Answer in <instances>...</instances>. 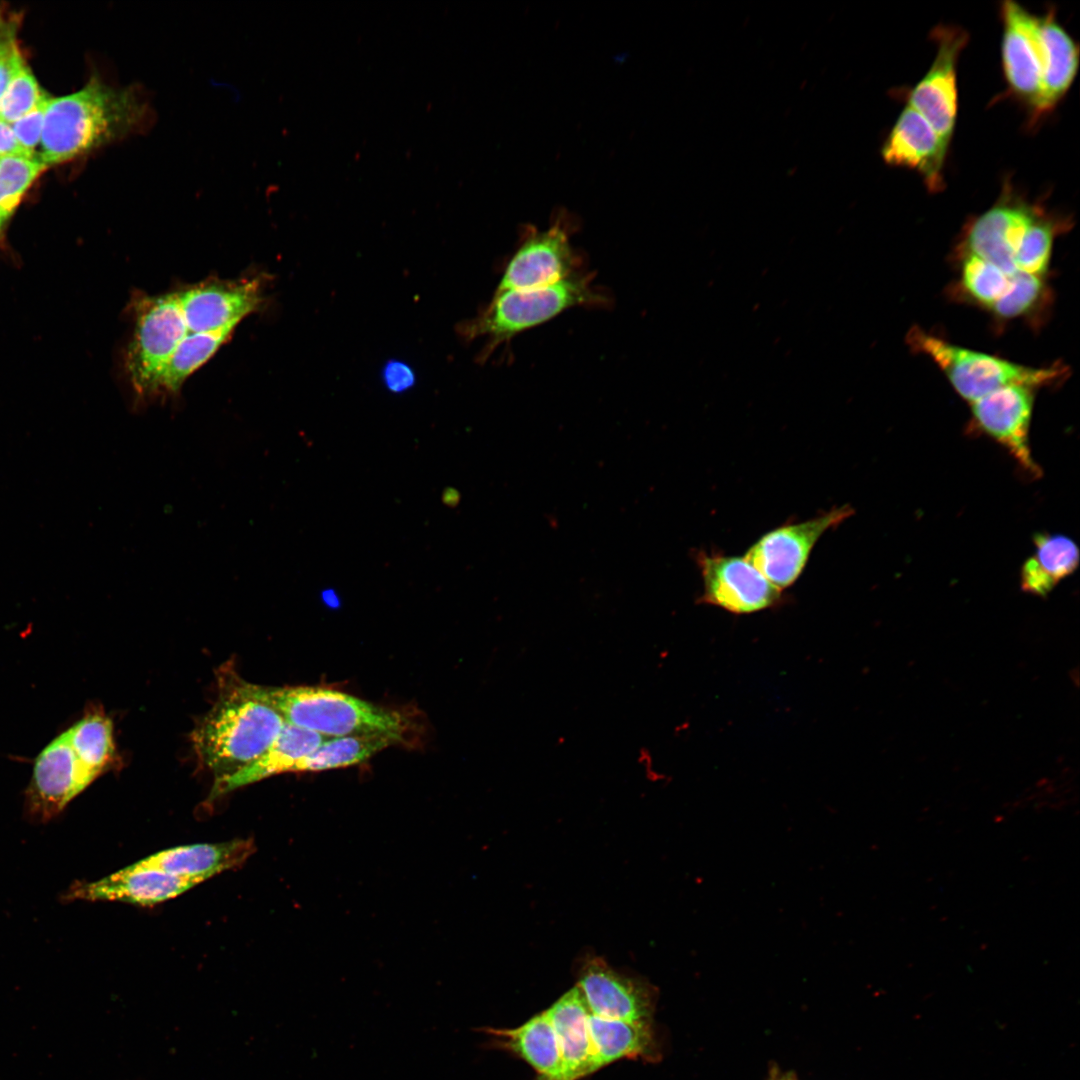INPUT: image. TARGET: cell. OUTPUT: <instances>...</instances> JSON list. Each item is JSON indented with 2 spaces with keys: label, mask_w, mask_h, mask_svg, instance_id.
Instances as JSON below:
<instances>
[{
  "label": "cell",
  "mask_w": 1080,
  "mask_h": 1080,
  "mask_svg": "<svg viewBox=\"0 0 1080 1080\" xmlns=\"http://www.w3.org/2000/svg\"><path fill=\"white\" fill-rule=\"evenodd\" d=\"M930 38L936 43V55L921 80L906 94V105L917 111L949 148L957 112V63L968 43L969 34L957 25L935 26Z\"/></svg>",
  "instance_id": "obj_7"
},
{
  "label": "cell",
  "mask_w": 1080,
  "mask_h": 1080,
  "mask_svg": "<svg viewBox=\"0 0 1080 1080\" xmlns=\"http://www.w3.org/2000/svg\"><path fill=\"white\" fill-rule=\"evenodd\" d=\"M947 153L948 147L935 130L909 105L899 114L881 148L888 165L915 170L930 192L944 189Z\"/></svg>",
  "instance_id": "obj_17"
},
{
  "label": "cell",
  "mask_w": 1080,
  "mask_h": 1080,
  "mask_svg": "<svg viewBox=\"0 0 1080 1080\" xmlns=\"http://www.w3.org/2000/svg\"><path fill=\"white\" fill-rule=\"evenodd\" d=\"M481 1030L493 1037V1047L509 1051L526 1061L537 1073L538 1080H563L560 1049L546 1010L516 1028Z\"/></svg>",
  "instance_id": "obj_22"
},
{
  "label": "cell",
  "mask_w": 1080,
  "mask_h": 1080,
  "mask_svg": "<svg viewBox=\"0 0 1080 1080\" xmlns=\"http://www.w3.org/2000/svg\"><path fill=\"white\" fill-rule=\"evenodd\" d=\"M46 95L24 63L0 99V118L12 124L30 112Z\"/></svg>",
  "instance_id": "obj_33"
},
{
  "label": "cell",
  "mask_w": 1080,
  "mask_h": 1080,
  "mask_svg": "<svg viewBox=\"0 0 1080 1080\" xmlns=\"http://www.w3.org/2000/svg\"><path fill=\"white\" fill-rule=\"evenodd\" d=\"M396 742L400 740L378 733L324 740L315 751L299 761L292 772L323 771L359 764Z\"/></svg>",
  "instance_id": "obj_27"
},
{
  "label": "cell",
  "mask_w": 1080,
  "mask_h": 1080,
  "mask_svg": "<svg viewBox=\"0 0 1080 1080\" xmlns=\"http://www.w3.org/2000/svg\"><path fill=\"white\" fill-rule=\"evenodd\" d=\"M1044 296L1047 287L1043 277L1017 271L1010 276L1005 293L989 310L1000 320L1024 317L1035 311Z\"/></svg>",
  "instance_id": "obj_32"
},
{
  "label": "cell",
  "mask_w": 1080,
  "mask_h": 1080,
  "mask_svg": "<svg viewBox=\"0 0 1080 1080\" xmlns=\"http://www.w3.org/2000/svg\"><path fill=\"white\" fill-rule=\"evenodd\" d=\"M48 99L46 95L30 112L11 124L21 147L35 159V149L41 141Z\"/></svg>",
  "instance_id": "obj_35"
},
{
  "label": "cell",
  "mask_w": 1080,
  "mask_h": 1080,
  "mask_svg": "<svg viewBox=\"0 0 1080 1080\" xmlns=\"http://www.w3.org/2000/svg\"><path fill=\"white\" fill-rule=\"evenodd\" d=\"M1010 276L995 265L962 253L959 289L973 303L989 310L1008 288Z\"/></svg>",
  "instance_id": "obj_30"
},
{
  "label": "cell",
  "mask_w": 1080,
  "mask_h": 1080,
  "mask_svg": "<svg viewBox=\"0 0 1080 1080\" xmlns=\"http://www.w3.org/2000/svg\"><path fill=\"white\" fill-rule=\"evenodd\" d=\"M1034 389L1025 385L999 388L970 403L976 428L999 442L1032 477L1040 475L1029 446Z\"/></svg>",
  "instance_id": "obj_15"
},
{
  "label": "cell",
  "mask_w": 1080,
  "mask_h": 1080,
  "mask_svg": "<svg viewBox=\"0 0 1080 1080\" xmlns=\"http://www.w3.org/2000/svg\"><path fill=\"white\" fill-rule=\"evenodd\" d=\"M577 978L576 986L591 1014L606 1019L651 1021L657 991L648 981L625 975L595 955L582 960Z\"/></svg>",
  "instance_id": "obj_12"
},
{
  "label": "cell",
  "mask_w": 1080,
  "mask_h": 1080,
  "mask_svg": "<svg viewBox=\"0 0 1080 1080\" xmlns=\"http://www.w3.org/2000/svg\"><path fill=\"white\" fill-rule=\"evenodd\" d=\"M3 226H4V223H2V222L0 221V233H1V231H2V228H3Z\"/></svg>",
  "instance_id": "obj_39"
},
{
  "label": "cell",
  "mask_w": 1080,
  "mask_h": 1080,
  "mask_svg": "<svg viewBox=\"0 0 1080 1080\" xmlns=\"http://www.w3.org/2000/svg\"><path fill=\"white\" fill-rule=\"evenodd\" d=\"M149 113L137 88L95 76L77 92L49 97L38 160L48 167L87 154L143 128Z\"/></svg>",
  "instance_id": "obj_1"
},
{
  "label": "cell",
  "mask_w": 1080,
  "mask_h": 1080,
  "mask_svg": "<svg viewBox=\"0 0 1080 1080\" xmlns=\"http://www.w3.org/2000/svg\"><path fill=\"white\" fill-rule=\"evenodd\" d=\"M235 327L212 332H188L159 374L156 394L178 393L185 380L206 363L231 337Z\"/></svg>",
  "instance_id": "obj_26"
},
{
  "label": "cell",
  "mask_w": 1080,
  "mask_h": 1080,
  "mask_svg": "<svg viewBox=\"0 0 1080 1080\" xmlns=\"http://www.w3.org/2000/svg\"><path fill=\"white\" fill-rule=\"evenodd\" d=\"M324 740L316 732L285 722L276 739L259 758L216 782L212 794L230 792L269 776L292 772L296 764L315 751Z\"/></svg>",
  "instance_id": "obj_23"
},
{
  "label": "cell",
  "mask_w": 1080,
  "mask_h": 1080,
  "mask_svg": "<svg viewBox=\"0 0 1080 1080\" xmlns=\"http://www.w3.org/2000/svg\"><path fill=\"white\" fill-rule=\"evenodd\" d=\"M381 378L384 386L392 393H404L410 390L416 383L414 369L402 360H388L382 370Z\"/></svg>",
  "instance_id": "obj_36"
},
{
  "label": "cell",
  "mask_w": 1080,
  "mask_h": 1080,
  "mask_svg": "<svg viewBox=\"0 0 1080 1080\" xmlns=\"http://www.w3.org/2000/svg\"><path fill=\"white\" fill-rule=\"evenodd\" d=\"M81 763L96 777L111 768L116 759L113 725L103 712L93 710L67 730Z\"/></svg>",
  "instance_id": "obj_28"
},
{
  "label": "cell",
  "mask_w": 1080,
  "mask_h": 1080,
  "mask_svg": "<svg viewBox=\"0 0 1080 1080\" xmlns=\"http://www.w3.org/2000/svg\"><path fill=\"white\" fill-rule=\"evenodd\" d=\"M199 884L136 862L93 882H76L65 894L68 900L118 901L152 906L167 901Z\"/></svg>",
  "instance_id": "obj_18"
},
{
  "label": "cell",
  "mask_w": 1080,
  "mask_h": 1080,
  "mask_svg": "<svg viewBox=\"0 0 1080 1080\" xmlns=\"http://www.w3.org/2000/svg\"><path fill=\"white\" fill-rule=\"evenodd\" d=\"M528 232L507 263L495 293L544 287L572 275L575 256L562 215L547 230Z\"/></svg>",
  "instance_id": "obj_14"
},
{
  "label": "cell",
  "mask_w": 1080,
  "mask_h": 1080,
  "mask_svg": "<svg viewBox=\"0 0 1080 1080\" xmlns=\"http://www.w3.org/2000/svg\"><path fill=\"white\" fill-rule=\"evenodd\" d=\"M853 510L844 505L801 522H791L762 535L745 559L779 590L792 585L806 566L819 538L837 527Z\"/></svg>",
  "instance_id": "obj_9"
},
{
  "label": "cell",
  "mask_w": 1080,
  "mask_h": 1080,
  "mask_svg": "<svg viewBox=\"0 0 1080 1080\" xmlns=\"http://www.w3.org/2000/svg\"><path fill=\"white\" fill-rule=\"evenodd\" d=\"M1069 224V220L1052 215L1041 206L1015 253L1017 271L1044 277L1049 268L1053 242Z\"/></svg>",
  "instance_id": "obj_29"
},
{
  "label": "cell",
  "mask_w": 1080,
  "mask_h": 1080,
  "mask_svg": "<svg viewBox=\"0 0 1080 1080\" xmlns=\"http://www.w3.org/2000/svg\"><path fill=\"white\" fill-rule=\"evenodd\" d=\"M1034 545L1033 555L1021 569V588L1037 596H1046L1077 569L1080 552L1072 539L1059 534H1037Z\"/></svg>",
  "instance_id": "obj_25"
},
{
  "label": "cell",
  "mask_w": 1080,
  "mask_h": 1080,
  "mask_svg": "<svg viewBox=\"0 0 1080 1080\" xmlns=\"http://www.w3.org/2000/svg\"><path fill=\"white\" fill-rule=\"evenodd\" d=\"M588 1027L599 1069L623 1058L655 1061L659 1056L650 1020L606 1019L590 1013Z\"/></svg>",
  "instance_id": "obj_24"
},
{
  "label": "cell",
  "mask_w": 1080,
  "mask_h": 1080,
  "mask_svg": "<svg viewBox=\"0 0 1080 1080\" xmlns=\"http://www.w3.org/2000/svg\"><path fill=\"white\" fill-rule=\"evenodd\" d=\"M460 494L453 488H448L443 493V501L448 506H456L459 503Z\"/></svg>",
  "instance_id": "obj_38"
},
{
  "label": "cell",
  "mask_w": 1080,
  "mask_h": 1080,
  "mask_svg": "<svg viewBox=\"0 0 1080 1080\" xmlns=\"http://www.w3.org/2000/svg\"><path fill=\"white\" fill-rule=\"evenodd\" d=\"M220 672L218 698L192 733L198 758L216 782L259 758L285 724L266 699L264 687L243 680L232 669Z\"/></svg>",
  "instance_id": "obj_2"
},
{
  "label": "cell",
  "mask_w": 1080,
  "mask_h": 1080,
  "mask_svg": "<svg viewBox=\"0 0 1080 1080\" xmlns=\"http://www.w3.org/2000/svg\"><path fill=\"white\" fill-rule=\"evenodd\" d=\"M96 778L81 763L64 731L35 759L25 792L26 816L35 823L50 821Z\"/></svg>",
  "instance_id": "obj_10"
},
{
  "label": "cell",
  "mask_w": 1080,
  "mask_h": 1080,
  "mask_svg": "<svg viewBox=\"0 0 1080 1080\" xmlns=\"http://www.w3.org/2000/svg\"><path fill=\"white\" fill-rule=\"evenodd\" d=\"M254 851L252 840L238 839L177 846L159 851L138 862L201 883L216 874L239 868Z\"/></svg>",
  "instance_id": "obj_20"
},
{
  "label": "cell",
  "mask_w": 1080,
  "mask_h": 1080,
  "mask_svg": "<svg viewBox=\"0 0 1080 1080\" xmlns=\"http://www.w3.org/2000/svg\"><path fill=\"white\" fill-rule=\"evenodd\" d=\"M20 17L16 13H0V99L13 76L25 63L17 33Z\"/></svg>",
  "instance_id": "obj_34"
},
{
  "label": "cell",
  "mask_w": 1080,
  "mask_h": 1080,
  "mask_svg": "<svg viewBox=\"0 0 1080 1080\" xmlns=\"http://www.w3.org/2000/svg\"><path fill=\"white\" fill-rule=\"evenodd\" d=\"M546 1011L560 1049L563 1080H580L599 1070L588 1027L591 1012L580 989L571 988Z\"/></svg>",
  "instance_id": "obj_21"
},
{
  "label": "cell",
  "mask_w": 1080,
  "mask_h": 1080,
  "mask_svg": "<svg viewBox=\"0 0 1080 1080\" xmlns=\"http://www.w3.org/2000/svg\"><path fill=\"white\" fill-rule=\"evenodd\" d=\"M1039 29L1044 49V73L1040 98L1029 113L1030 127L1054 111L1072 86L1080 64L1079 44L1059 23L1055 8L1039 16Z\"/></svg>",
  "instance_id": "obj_19"
},
{
  "label": "cell",
  "mask_w": 1080,
  "mask_h": 1080,
  "mask_svg": "<svg viewBox=\"0 0 1080 1080\" xmlns=\"http://www.w3.org/2000/svg\"><path fill=\"white\" fill-rule=\"evenodd\" d=\"M906 342L913 352L931 359L955 391L970 403L1005 386L1039 388L1065 376L1064 366L1029 367L984 352L964 348L912 327Z\"/></svg>",
  "instance_id": "obj_4"
},
{
  "label": "cell",
  "mask_w": 1080,
  "mask_h": 1080,
  "mask_svg": "<svg viewBox=\"0 0 1080 1080\" xmlns=\"http://www.w3.org/2000/svg\"><path fill=\"white\" fill-rule=\"evenodd\" d=\"M135 327L126 354V369L134 391L156 395L159 374L189 330L177 292L141 295L133 303Z\"/></svg>",
  "instance_id": "obj_6"
},
{
  "label": "cell",
  "mask_w": 1080,
  "mask_h": 1080,
  "mask_svg": "<svg viewBox=\"0 0 1080 1080\" xmlns=\"http://www.w3.org/2000/svg\"><path fill=\"white\" fill-rule=\"evenodd\" d=\"M47 168L37 159L21 156L0 157V221L6 223L25 192Z\"/></svg>",
  "instance_id": "obj_31"
},
{
  "label": "cell",
  "mask_w": 1080,
  "mask_h": 1080,
  "mask_svg": "<svg viewBox=\"0 0 1080 1080\" xmlns=\"http://www.w3.org/2000/svg\"><path fill=\"white\" fill-rule=\"evenodd\" d=\"M264 694L285 722L323 737L378 733L394 736L401 742L408 728V719L400 712L337 690L264 687Z\"/></svg>",
  "instance_id": "obj_3"
},
{
  "label": "cell",
  "mask_w": 1080,
  "mask_h": 1080,
  "mask_svg": "<svg viewBox=\"0 0 1080 1080\" xmlns=\"http://www.w3.org/2000/svg\"><path fill=\"white\" fill-rule=\"evenodd\" d=\"M1041 206L1028 201L1007 178L997 201L967 224L962 253L975 255L1012 276L1017 272L1015 253Z\"/></svg>",
  "instance_id": "obj_8"
},
{
  "label": "cell",
  "mask_w": 1080,
  "mask_h": 1080,
  "mask_svg": "<svg viewBox=\"0 0 1080 1080\" xmlns=\"http://www.w3.org/2000/svg\"><path fill=\"white\" fill-rule=\"evenodd\" d=\"M189 332H212L236 327L260 307L263 297L257 279L211 280L177 292Z\"/></svg>",
  "instance_id": "obj_16"
},
{
  "label": "cell",
  "mask_w": 1080,
  "mask_h": 1080,
  "mask_svg": "<svg viewBox=\"0 0 1080 1080\" xmlns=\"http://www.w3.org/2000/svg\"><path fill=\"white\" fill-rule=\"evenodd\" d=\"M598 300L588 280L572 274L557 283L525 290L495 293L487 308L464 323L460 333L466 338L486 336L492 344L512 338L538 326L563 311Z\"/></svg>",
  "instance_id": "obj_5"
},
{
  "label": "cell",
  "mask_w": 1080,
  "mask_h": 1080,
  "mask_svg": "<svg viewBox=\"0 0 1080 1080\" xmlns=\"http://www.w3.org/2000/svg\"><path fill=\"white\" fill-rule=\"evenodd\" d=\"M1000 16L1003 24L1001 60L1007 95L1024 103L1030 113L1040 98L1044 73L1039 16L1012 0L1001 3Z\"/></svg>",
  "instance_id": "obj_11"
},
{
  "label": "cell",
  "mask_w": 1080,
  "mask_h": 1080,
  "mask_svg": "<svg viewBox=\"0 0 1080 1080\" xmlns=\"http://www.w3.org/2000/svg\"><path fill=\"white\" fill-rule=\"evenodd\" d=\"M21 156L32 158L19 144L11 124L0 118V157Z\"/></svg>",
  "instance_id": "obj_37"
},
{
  "label": "cell",
  "mask_w": 1080,
  "mask_h": 1080,
  "mask_svg": "<svg viewBox=\"0 0 1080 1080\" xmlns=\"http://www.w3.org/2000/svg\"><path fill=\"white\" fill-rule=\"evenodd\" d=\"M703 578V601L743 614L775 605L781 590L770 583L745 557L698 552Z\"/></svg>",
  "instance_id": "obj_13"
}]
</instances>
